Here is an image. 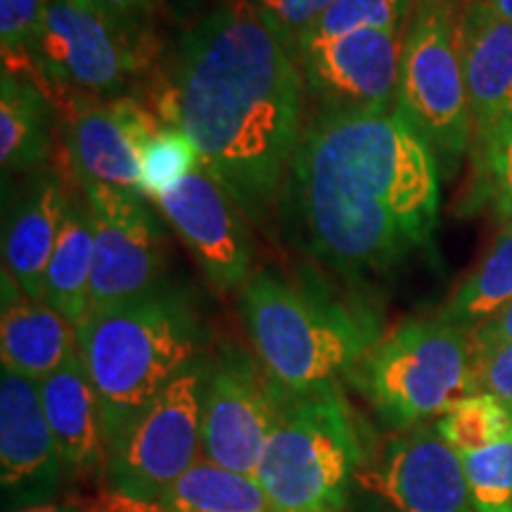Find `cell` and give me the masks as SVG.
I'll list each match as a JSON object with an SVG mask.
<instances>
[{"label":"cell","mask_w":512,"mask_h":512,"mask_svg":"<svg viewBox=\"0 0 512 512\" xmlns=\"http://www.w3.org/2000/svg\"><path fill=\"white\" fill-rule=\"evenodd\" d=\"M441 169L392 110H313L278 195L280 228L311 264L368 285L432 247Z\"/></svg>","instance_id":"obj_1"},{"label":"cell","mask_w":512,"mask_h":512,"mask_svg":"<svg viewBox=\"0 0 512 512\" xmlns=\"http://www.w3.org/2000/svg\"><path fill=\"white\" fill-rule=\"evenodd\" d=\"M304 74L249 0H223L178 43L166 112L249 221L278 209L304 131Z\"/></svg>","instance_id":"obj_2"},{"label":"cell","mask_w":512,"mask_h":512,"mask_svg":"<svg viewBox=\"0 0 512 512\" xmlns=\"http://www.w3.org/2000/svg\"><path fill=\"white\" fill-rule=\"evenodd\" d=\"M79 356L98 394L107 448L128 422L202 356L207 328L181 290L162 285L128 302L91 311Z\"/></svg>","instance_id":"obj_3"},{"label":"cell","mask_w":512,"mask_h":512,"mask_svg":"<svg viewBox=\"0 0 512 512\" xmlns=\"http://www.w3.org/2000/svg\"><path fill=\"white\" fill-rule=\"evenodd\" d=\"M240 309L261 368L290 394L337 384L380 339L375 318L273 271L247 280Z\"/></svg>","instance_id":"obj_4"},{"label":"cell","mask_w":512,"mask_h":512,"mask_svg":"<svg viewBox=\"0 0 512 512\" xmlns=\"http://www.w3.org/2000/svg\"><path fill=\"white\" fill-rule=\"evenodd\" d=\"M361 460V425L337 384L304 394L280 389L278 420L256 470L275 512H344Z\"/></svg>","instance_id":"obj_5"},{"label":"cell","mask_w":512,"mask_h":512,"mask_svg":"<svg viewBox=\"0 0 512 512\" xmlns=\"http://www.w3.org/2000/svg\"><path fill=\"white\" fill-rule=\"evenodd\" d=\"M349 377L384 425L401 432L439 420L460 399L477 394L470 332L441 318H411L394 325L363 354Z\"/></svg>","instance_id":"obj_6"},{"label":"cell","mask_w":512,"mask_h":512,"mask_svg":"<svg viewBox=\"0 0 512 512\" xmlns=\"http://www.w3.org/2000/svg\"><path fill=\"white\" fill-rule=\"evenodd\" d=\"M460 10L463 5H415L396 91V110L425 138L446 176L456 174L475 138L460 57Z\"/></svg>","instance_id":"obj_7"},{"label":"cell","mask_w":512,"mask_h":512,"mask_svg":"<svg viewBox=\"0 0 512 512\" xmlns=\"http://www.w3.org/2000/svg\"><path fill=\"white\" fill-rule=\"evenodd\" d=\"M207 373L209 361L200 356L112 441L105 458V479L114 496L155 505L202 458Z\"/></svg>","instance_id":"obj_8"},{"label":"cell","mask_w":512,"mask_h":512,"mask_svg":"<svg viewBox=\"0 0 512 512\" xmlns=\"http://www.w3.org/2000/svg\"><path fill=\"white\" fill-rule=\"evenodd\" d=\"M280 389L240 347L209 363L202 396V458L256 477L278 420Z\"/></svg>","instance_id":"obj_9"},{"label":"cell","mask_w":512,"mask_h":512,"mask_svg":"<svg viewBox=\"0 0 512 512\" xmlns=\"http://www.w3.org/2000/svg\"><path fill=\"white\" fill-rule=\"evenodd\" d=\"M147 57L88 0H48L31 62L46 81L86 95H117Z\"/></svg>","instance_id":"obj_10"},{"label":"cell","mask_w":512,"mask_h":512,"mask_svg":"<svg viewBox=\"0 0 512 512\" xmlns=\"http://www.w3.org/2000/svg\"><path fill=\"white\" fill-rule=\"evenodd\" d=\"M83 195L91 207L95 238L91 311L162 287L164 233L145 197L107 185H88Z\"/></svg>","instance_id":"obj_11"},{"label":"cell","mask_w":512,"mask_h":512,"mask_svg":"<svg viewBox=\"0 0 512 512\" xmlns=\"http://www.w3.org/2000/svg\"><path fill=\"white\" fill-rule=\"evenodd\" d=\"M406 31H351L299 50L306 95L316 110L377 112L396 107Z\"/></svg>","instance_id":"obj_12"},{"label":"cell","mask_w":512,"mask_h":512,"mask_svg":"<svg viewBox=\"0 0 512 512\" xmlns=\"http://www.w3.org/2000/svg\"><path fill=\"white\" fill-rule=\"evenodd\" d=\"M155 204L214 287L228 292L247 285L254 254L249 219L202 164Z\"/></svg>","instance_id":"obj_13"},{"label":"cell","mask_w":512,"mask_h":512,"mask_svg":"<svg viewBox=\"0 0 512 512\" xmlns=\"http://www.w3.org/2000/svg\"><path fill=\"white\" fill-rule=\"evenodd\" d=\"M64 463L43 411L38 382L3 368L0 375V479L12 508L50 501Z\"/></svg>","instance_id":"obj_14"},{"label":"cell","mask_w":512,"mask_h":512,"mask_svg":"<svg viewBox=\"0 0 512 512\" xmlns=\"http://www.w3.org/2000/svg\"><path fill=\"white\" fill-rule=\"evenodd\" d=\"M159 128L131 98L76 110L67 126V152L76 181L81 188L107 185L143 197L140 157Z\"/></svg>","instance_id":"obj_15"},{"label":"cell","mask_w":512,"mask_h":512,"mask_svg":"<svg viewBox=\"0 0 512 512\" xmlns=\"http://www.w3.org/2000/svg\"><path fill=\"white\" fill-rule=\"evenodd\" d=\"M375 484L401 512H477L460 453L437 425H420L389 441Z\"/></svg>","instance_id":"obj_16"},{"label":"cell","mask_w":512,"mask_h":512,"mask_svg":"<svg viewBox=\"0 0 512 512\" xmlns=\"http://www.w3.org/2000/svg\"><path fill=\"white\" fill-rule=\"evenodd\" d=\"M460 57L472 110V145L512 119V22L467 0L460 10Z\"/></svg>","instance_id":"obj_17"},{"label":"cell","mask_w":512,"mask_h":512,"mask_svg":"<svg viewBox=\"0 0 512 512\" xmlns=\"http://www.w3.org/2000/svg\"><path fill=\"white\" fill-rule=\"evenodd\" d=\"M69 195L72 192H67L55 174L38 171L15 192L5 214L3 271L31 299H43L46 268L62 230Z\"/></svg>","instance_id":"obj_18"},{"label":"cell","mask_w":512,"mask_h":512,"mask_svg":"<svg viewBox=\"0 0 512 512\" xmlns=\"http://www.w3.org/2000/svg\"><path fill=\"white\" fill-rule=\"evenodd\" d=\"M79 354L76 325L43 299H31L3 271L0 356L3 368L41 382Z\"/></svg>","instance_id":"obj_19"},{"label":"cell","mask_w":512,"mask_h":512,"mask_svg":"<svg viewBox=\"0 0 512 512\" xmlns=\"http://www.w3.org/2000/svg\"><path fill=\"white\" fill-rule=\"evenodd\" d=\"M38 392L64 470L88 472L105 465L107 441L100 401L81 356L69 358L60 370L38 382Z\"/></svg>","instance_id":"obj_20"},{"label":"cell","mask_w":512,"mask_h":512,"mask_svg":"<svg viewBox=\"0 0 512 512\" xmlns=\"http://www.w3.org/2000/svg\"><path fill=\"white\" fill-rule=\"evenodd\" d=\"M95 266L93 219L86 195L72 192L46 268L43 302L60 311L69 323L81 325L91 311V283Z\"/></svg>","instance_id":"obj_21"},{"label":"cell","mask_w":512,"mask_h":512,"mask_svg":"<svg viewBox=\"0 0 512 512\" xmlns=\"http://www.w3.org/2000/svg\"><path fill=\"white\" fill-rule=\"evenodd\" d=\"M50 155V105L22 74L0 79V164L3 178L38 174Z\"/></svg>","instance_id":"obj_22"},{"label":"cell","mask_w":512,"mask_h":512,"mask_svg":"<svg viewBox=\"0 0 512 512\" xmlns=\"http://www.w3.org/2000/svg\"><path fill=\"white\" fill-rule=\"evenodd\" d=\"M157 512H275L259 479L200 458L155 503Z\"/></svg>","instance_id":"obj_23"},{"label":"cell","mask_w":512,"mask_h":512,"mask_svg":"<svg viewBox=\"0 0 512 512\" xmlns=\"http://www.w3.org/2000/svg\"><path fill=\"white\" fill-rule=\"evenodd\" d=\"M512 304V223L496 235L479 264L460 280L439 316L448 325L472 332Z\"/></svg>","instance_id":"obj_24"},{"label":"cell","mask_w":512,"mask_h":512,"mask_svg":"<svg viewBox=\"0 0 512 512\" xmlns=\"http://www.w3.org/2000/svg\"><path fill=\"white\" fill-rule=\"evenodd\" d=\"M460 456L512 437V411L491 394H470L434 422Z\"/></svg>","instance_id":"obj_25"},{"label":"cell","mask_w":512,"mask_h":512,"mask_svg":"<svg viewBox=\"0 0 512 512\" xmlns=\"http://www.w3.org/2000/svg\"><path fill=\"white\" fill-rule=\"evenodd\" d=\"M200 166V155L188 136L176 126H164L147 140L140 157V190L145 200L155 202L166 190L181 183Z\"/></svg>","instance_id":"obj_26"},{"label":"cell","mask_w":512,"mask_h":512,"mask_svg":"<svg viewBox=\"0 0 512 512\" xmlns=\"http://www.w3.org/2000/svg\"><path fill=\"white\" fill-rule=\"evenodd\" d=\"M418 0H337L304 43L325 41L351 31H406Z\"/></svg>","instance_id":"obj_27"},{"label":"cell","mask_w":512,"mask_h":512,"mask_svg":"<svg viewBox=\"0 0 512 512\" xmlns=\"http://www.w3.org/2000/svg\"><path fill=\"white\" fill-rule=\"evenodd\" d=\"M460 458L475 510L512 512V437Z\"/></svg>","instance_id":"obj_28"},{"label":"cell","mask_w":512,"mask_h":512,"mask_svg":"<svg viewBox=\"0 0 512 512\" xmlns=\"http://www.w3.org/2000/svg\"><path fill=\"white\" fill-rule=\"evenodd\" d=\"M475 162L482 197L512 223V119L475 143Z\"/></svg>","instance_id":"obj_29"},{"label":"cell","mask_w":512,"mask_h":512,"mask_svg":"<svg viewBox=\"0 0 512 512\" xmlns=\"http://www.w3.org/2000/svg\"><path fill=\"white\" fill-rule=\"evenodd\" d=\"M48 0H0V46H3V72L19 74L29 67L31 50L43 24Z\"/></svg>","instance_id":"obj_30"},{"label":"cell","mask_w":512,"mask_h":512,"mask_svg":"<svg viewBox=\"0 0 512 512\" xmlns=\"http://www.w3.org/2000/svg\"><path fill=\"white\" fill-rule=\"evenodd\" d=\"M283 46L297 57L306 36L337 0H249Z\"/></svg>","instance_id":"obj_31"},{"label":"cell","mask_w":512,"mask_h":512,"mask_svg":"<svg viewBox=\"0 0 512 512\" xmlns=\"http://www.w3.org/2000/svg\"><path fill=\"white\" fill-rule=\"evenodd\" d=\"M472 380L479 394H491L512 411V342L470 335Z\"/></svg>","instance_id":"obj_32"},{"label":"cell","mask_w":512,"mask_h":512,"mask_svg":"<svg viewBox=\"0 0 512 512\" xmlns=\"http://www.w3.org/2000/svg\"><path fill=\"white\" fill-rule=\"evenodd\" d=\"M98 8L107 22L121 36L136 46L145 57L152 53V19H155V0H88Z\"/></svg>","instance_id":"obj_33"},{"label":"cell","mask_w":512,"mask_h":512,"mask_svg":"<svg viewBox=\"0 0 512 512\" xmlns=\"http://www.w3.org/2000/svg\"><path fill=\"white\" fill-rule=\"evenodd\" d=\"M470 335L498 339V342H512V304L505 306V309L498 311L494 318H489L486 323L479 325V328L472 330Z\"/></svg>","instance_id":"obj_34"},{"label":"cell","mask_w":512,"mask_h":512,"mask_svg":"<svg viewBox=\"0 0 512 512\" xmlns=\"http://www.w3.org/2000/svg\"><path fill=\"white\" fill-rule=\"evenodd\" d=\"M12 512H81L72 503H57V501H43L22 505V508H12Z\"/></svg>","instance_id":"obj_35"},{"label":"cell","mask_w":512,"mask_h":512,"mask_svg":"<svg viewBox=\"0 0 512 512\" xmlns=\"http://www.w3.org/2000/svg\"><path fill=\"white\" fill-rule=\"evenodd\" d=\"M484 5H489L491 10L498 12V15L510 19L512 22V0H482Z\"/></svg>","instance_id":"obj_36"},{"label":"cell","mask_w":512,"mask_h":512,"mask_svg":"<svg viewBox=\"0 0 512 512\" xmlns=\"http://www.w3.org/2000/svg\"><path fill=\"white\" fill-rule=\"evenodd\" d=\"M420 5H465V0H418Z\"/></svg>","instance_id":"obj_37"},{"label":"cell","mask_w":512,"mask_h":512,"mask_svg":"<svg viewBox=\"0 0 512 512\" xmlns=\"http://www.w3.org/2000/svg\"><path fill=\"white\" fill-rule=\"evenodd\" d=\"M155 512H157V508H155Z\"/></svg>","instance_id":"obj_38"}]
</instances>
